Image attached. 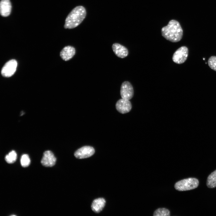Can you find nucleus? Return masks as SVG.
Returning a JSON list of instances; mask_svg holds the SVG:
<instances>
[{
	"label": "nucleus",
	"instance_id": "5",
	"mask_svg": "<svg viewBox=\"0 0 216 216\" xmlns=\"http://www.w3.org/2000/svg\"><path fill=\"white\" fill-rule=\"evenodd\" d=\"M17 65V61L14 59L8 62L3 67L1 71L3 76L9 77L12 76L15 72Z\"/></svg>",
	"mask_w": 216,
	"mask_h": 216
},
{
	"label": "nucleus",
	"instance_id": "6",
	"mask_svg": "<svg viewBox=\"0 0 216 216\" xmlns=\"http://www.w3.org/2000/svg\"><path fill=\"white\" fill-rule=\"evenodd\" d=\"M120 95L122 98L130 100L133 97L134 91L130 82L126 81L122 84L120 88Z\"/></svg>",
	"mask_w": 216,
	"mask_h": 216
},
{
	"label": "nucleus",
	"instance_id": "8",
	"mask_svg": "<svg viewBox=\"0 0 216 216\" xmlns=\"http://www.w3.org/2000/svg\"><path fill=\"white\" fill-rule=\"evenodd\" d=\"M117 110L120 113L125 114L129 112L132 105L129 100L122 98L118 100L116 104Z\"/></svg>",
	"mask_w": 216,
	"mask_h": 216
},
{
	"label": "nucleus",
	"instance_id": "1",
	"mask_svg": "<svg viewBox=\"0 0 216 216\" xmlns=\"http://www.w3.org/2000/svg\"><path fill=\"white\" fill-rule=\"evenodd\" d=\"M161 33L163 37L166 40L175 43L181 40L183 31L178 22L172 20L169 21L166 26L161 28Z\"/></svg>",
	"mask_w": 216,
	"mask_h": 216
},
{
	"label": "nucleus",
	"instance_id": "4",
	"mask_svg": "<svg viewBox=\"0 0 216 216\" xmlns=\"http://www.w3.org/2000/svg\"><path fill=\"white\" fill-rule=\"evenodd\" d=\"M188 54V48L185 46H182L175 52L172 56V60L176 64H182L187 59Z\"/></svg>",
	"mask_w": 216,
	"mask_h": 216
},
{
	"label": "nucleus",
	"instance_id": "7",
	"mask_svg": "<svg viewBox=\"0 0 216 216\" xmlns=\"http://www.w3.org/2000/svg\"><path fill=\"white\" fill-rule=\"evenodd\" d=\"M95 152L94 148L89 146H83L77 149L74 153V156L78 159L88 158L92 156Z\"/></svg>",
	"mask_w": 216,
	"mask_h": 216
},
{
	"label": "nucleus",
	"instance_id": "11",
	"mask_svg": "<svg viewBox=\"0 0 216 216\" xmlns=\"http://www.w3.org/2000/svg\"><path fill=\"white\" fill-rule=\"evenodd\" d=\"M76 53V50L73 46H68L64 47L60 53V56L62 59L68 61L72 58Z\"/></svg>",
	"mask_w": 216,
	"mask_h": 216
},
{
	"label": "nucleus",
	"instance_id": "17",
	"mask_svg": "<svg viewBox=\"0 0 216 216\" xmlns=\"http://www.w3.org/2000/svg\"><path fill=\"white\" fill-rule=\"evenodd\" d=\"M30 163V160L28 155L24 154L22 155L20 159V163L22 166L26 167L28 166Z\"/></svg>",
	"mask_w": 216,
	"mask_h": 216
},
{
	"label": "nucleus",
	"instance_id": "9",
	"mask_svg": "<svg viewBox=\"0 0 216 216\" xmlns=\"http://www.w3.org/2000/svg\"><path fill=\"white\" fill-rule=\"evenodd\" d=\"M56 158L53 153L50 151H45L41 160V163L45 166L51 167L56 164Z\"/></svg>",
	"mask_w": 216,
	"mask_h": 216
},
{
	"label": "nucleus",
	"instance_id": "15",
	"mask_svg": "<svg viewBox=\"0 0 216 216\" xmlns=\"http://www.w3.org/2000/svg\"><path fill=\"white\" fill-rule=\"evenodd\" d=\"M16 158L17 154L16 152L15 151L12 150L6 155L5 159L8 163L11 164L16 161Z\"/></svg>",
	"mask_w": 216,
	"mask_h": 216
},
{
	"label": "nucleus",
	"instance_id": "13",
	"mask_svg": "<svg viewBox=\"0 0 216 216\" xmlns=\"http://www.w3.org/2000/svg\"><path fill=\"white\" fill-rule=\"evenodd\" d=\"M106 201L103 198H98L94 200L91 206L92 210L96 213H99L102 210L105 206Z\"/></svg>",
	"mask_w": 216,
	"mask_h": 216
},
{
	"label": "nucleus",
	"instance_id": "2",
	"mask_svg": "<svg viewBox=\"0 0 216 216\" xmlns=\"http://www.w3.org/2000/svg\"><path fill=\"white\" fill-rule=\"evenodd\" d=\"M86 14V10L84 7L79 6L75 7L67 17L64 28L72 29L77 27L83 20Z\"/></svg>",
	"mask_w": 216,
	"mask_h": 216
},
{
	"label": "nucleus",
	"instance_id": "10",
	"mask_svg": "<svg viewBox=\"0 0 216 216\" xmlns=\"http://www.w3.org/2000/svg\"><path fill=\"white\" fill-rule=\"evenodd\" d=\"M112 48L115 54L119 58H124L128 54V49L124 46L118 43L113 44L112 46Z\"/></svg>",
	"mask_w": 216,
	"mask_h": 216
},
{
	"label": "nucleus",
	"instance_id": "14",
	"mask_svg": "<svg viewBox=\"0 0 216 216\" xmlns=\"http://www.w3.org/2000/svg\"><path fill=\"white\" fill-rule=\"evenodd\" d=\"M206 185L209 188L216 187V170L208 176L206 181Z\"/></svg>",
	"mask_w": 216,
	"mask_h": 216
},
{
	"label": "nucleus",
	"instance_id": "12",
	"mask_svg": "<svg viewBox=\"0 0 216 216\" xmlns=\"http://www.w3.org/2000/svg\"><path fill=\"white\" fill-rule=\"evenodd\" d=\"M11 8L10 2L9 0H1L0 3L1 15L6 17L10 14Z\"/></svg>",
	"mask_w": 216,
	"mask_h": 216
},
{
	"label": "nucleus",
	"instance_id": "3",
	"mask_svg": "<svg viewBox=\"0 0 216 216\" xmlns=\"http://www.w3.org/2000/svg\"><path fill=\"white\" fill-rule=\"evenodd\" d=\"M199 184L198 179L194 178H190L180 180L176 183L174 187L177 190L184 191L194 189Z\"/></svg>",
	"mask_w": 216,
	"mask_h": 216
},
{
	"label": "nucleus",
	"instance_id": "16",
	"mask_svg": "<svg viewBox=\"0 0 216 216\" xmlns=\"http://www.w3.org/2000/svg\"><path fill=\"white\" fill-rule=\"evenodd\" d=\"M170 213L169 210L165 208H159L154 212V216H169Z\"/></svg>",
	"mask_w": 216,
	"mask_h": 216
},
{
	"label": "nucleus",
	"instance_id": "18",
	"mask_svg": "<svg viewBox=\"0 0 216 216\" xmlns=\"http://www.w3.org/2000/svg\"><path fill=\"white\" fill-rule=\"evenodd\" d=\"M208 62L210 68L216 71V56L210 57L208 60Z\"/></svg>",
	"mask_w": 216,
	"mask_h": 216
}]
</instances>
